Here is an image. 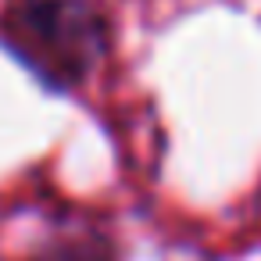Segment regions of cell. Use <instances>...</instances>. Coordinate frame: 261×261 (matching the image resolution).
Returning <instances> with one entry per match:
<instances>
[{
    "mask_svg": "<svg viewBox=\"0 0 261 261\" xmlns=\"http://www.w3.org/2000/svg\"><path fill=\"white\" fill-rule=\"evenodd\" d=\"M0 50L54 97L79 93L111 54L104 0H4Z\"/></svg>",
    "mask_w": 261,
    "mask_h": 261,
    "instance_id": "obj_1",
    "label": "cell"
},
{
    "mask_svg": "<svg viewBox=\"0 0 261 261\" xmlns=\"http://www.w3.org/2000/svg\"><path fill=\"white\" fill-rule=\"evenodd\" d=\"M25 261H125L122 243L104 229L54 232L25 254Z\"/></svg>",
    "mask_w": 261,
    "mask_h": 261,
    "instance_id": "obj_2",
    "label": "cell"
}]
</instances>
